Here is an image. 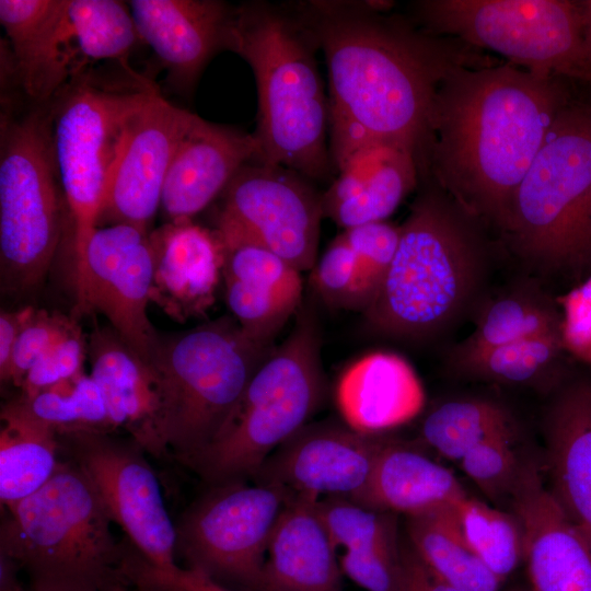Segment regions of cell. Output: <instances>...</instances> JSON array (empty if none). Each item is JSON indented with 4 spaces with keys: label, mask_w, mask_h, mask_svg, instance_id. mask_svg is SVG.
Wrapping results in <instances>:
<instances>
[{
    "label": "cell",
    "mask_w": 591,
    "mask_h": 591,
    "mask_svg": "<svg viewBox=\"0 0 591 591\" xmlns=\"http://www.w3.org/2000/svg\"><path fill=\"white\" fill-rule=\"evenodd\" d=\"M314 34L328 80L329 151L339 165L378 141L424 147L438 89L459 68L501 61L457 38L436 35L385 1L292 4Z\"/></svg>",
    "instance_id": "1"
},
{
    "label": "cell",
    "mask_w": 591,
    "mask_h": 591,
    "mask_svg": "<svg viewBox=\"0 0 591 591\" xmlns=\"http://www.w3.org/2000/svg\"><path fill=\"white\" fill-rule=\"evenodd\" d=\"M579 83L509 61L453 70L438 89L418 166L499 236L518 186Z\"/></svg>",
    "instance_id": "2"
},
{
    "label": "cell",
    "mask_w": 591,
    "mask_h": 591,
    "mask_svg": "<svg viewBox=\"0 0 591 591\" xmlns=\"http://www.w3.org/2000/svg\"><path fill=\"white\" fill-rule=\"evenodd\" d=\"M418 174L394 257L362 312L374 333L405 341L437 337L478 304L491 251L487 227L425 167Z\"/></svg>",
    "instance_id": "3"
},
{
    "label": "cell",
    "mask_w": 591,
    "mask_h": 591,
    "mask_svg": "<svg viewBox=\"0 0 591 591\" xmlns=\"http://www.w3.org/2000/svg\"><path fill=\"white\" fill-rule=\"evenodd\" d=\"M228 50L244 59L257 88L255 160L281 165L311 182L335 171L329 99L316 38L293 5L250 2L235 7Z\"/></svg>",
    "instance_id": "4"
},
{
    "label": "cell",
    "mask_w": 591,
    "mask_h": 591,
    "mask_svg": "<svg viewBox=\"0 0 591 591\" xmlns=\"http://www.w3.org/2000/svg\"><path fill=\"white\" fill-rule=\"evenodd\" d=\"M0 557L22 570L30 591H131L128 551L86 472L60 459L48 482L5 508Z\"/></svg>",
    "instance_id": "5"
},
{
    "label": "cell",
    "mask_w": 591,
    "mask_h": 591,
    "mask_svg": "<svg viewBox=\"0 0 591 591\" xmlns=\"http://www.w3.org/2000/svg\"><path fill=\"white\" fill-rule=\"evenodd\" d=\"M499 240L537 277L591 269V86L555 118Z\"/></svg>",
    "instance_id": "6"
},
{
    "label": "cell",
    "mask_w": 591,
    "mask_h": 591,
    "mask_svg": "<svg viewBox=\"0 0 591 591\" xmlns=\"http://www.w3.org/2000/svg\"><path fill=\"white\" fill-rule=\"evenodd\" d=\"M251 378L215 440L185 465L211 486L254 477L268 456L309 424L325 399L321 327L314 297Z\"/></svg>",
    "instance_id": "7"
},
{
    "label": "cell",
    "mask_w": 591,
    "mask_h": 591,
    "mask_svg": "<svg viewBox=\"0 0 591 591\" xmlns=\"http://www.w3.org/2000/svg\"><path fill=\"white\" fill-rule=\"evenodd\" d=\"M274 346L259 344L222 316L160 337L150 359L169 450L187 463L221 431Z\"/></svg>",
    "instance_id": "8"
},
{
    "label": "cell",
    "mask_w": 591,
    "mask_h": 591,
    "mask_svg": "<svg viewBox=\"0 0 591 591\" xmlns=\"http://www.w3.org/2000/svg\"><path fill=\"white\" fill-rule=\"evenodd\" d=\"M66 198L53 155L48 113L2 118L0 142L1 288L11 296L46 276L65 229Z\"/></svg>",
    "instance_id": "9"
},
{
    "label": "cell",
    "mask_w": 591,
    "mask_h": 591,
    "mask_svg": "<svg viewBox=\"0 0 591 591\" xmlns=\"http://www.w3.org/2000/svg\"><path fill=\"white\" fill-rule=\"evenodd\" d=\"M409 18L422 30L488 49L528 71L589 85L579 1L420 0Z\"/></svg>",
    "instance_id": "10"
},
{
    "label": "cell",
    "mask_w": 591,
    "mask_h": 591,
    "mask_svg": "<svg viewBox=\"0 0 591 591\" xmlns=\"http://www.w3.org/2000/svg\"><path fill=\"white\" fill-rule=\"evenodd\" d=\"M154 90H118L83 77L69 83L48 113L56 170L72 229L76 268L99 227L111 172L134 112Z\"/></svg>",
    "instance_id": "11"
},
{
    "label": "cell",
    "mask_w": 591,
    "mask_h": 591,
    "mask_svg": "<svg viewBox=\"0 0 591 591\" xmlns=\"http://www.w3.org/2000/svg\"><path fill=\"white\" fill-rule=\"evenodd\" d=\"M293 494L236 480L212 486L175 523L186 568L232 591H258L276 522Z\"/></svg>",
    "instance_id": "12"
},
{
    "label": "cell",
    "mask_w": 591,
    "mask_h": 591,
    "mask_svg": "<svg viewBox=\"0 0 591 591\" xmlns=\"http://www.w3.org/2000/svg\"><path fill=\"white\" fill-rule=\"evenodd\" d=\"M216 232L222 243L252 242L299 271L317 259L322 193L313 182L281 165L252 160L222 193Z\"/></svg>",
    "instance_id": "13"
},
{
    "label": "cell",
    "mask_w": 591,
    "mask_h": 591,
    "mask_svg": "<svg viewBox=\"0 0 591 591\" xmlns=\"http://www.w3.org/2000/svg\"><path fill=\"white\" fill-rule=\"evenodd\" d=\"M108 432L59 431L60 452L86 472L113 523L121 528L137 552L155 566L176 565L175 524L146 451L132 439Z\"/></svg>",
    "instance_id": "14"
},
{
    "label": "cell",
    "mask_w": 591,
    "mask_h": 591,
    "mask_svg": "<svg viewBox=\"0 0 591 591\" xmlns=\"http://www.w3.org/2000/svg\"><path fill=\"white\" fill-rule=\"evenodd\" d=\"M153 275L150 232L130 224L97 227L74 268L77 313L105 316L148 364L160 339L148 316Z\"/></svg>",
    "instance_id": "15"
},
{
    "label": "cell",
    "mask_w": 591,
    "mask_h": 591,
    "mask_svg": "<svg viewBox=\"0 0 591 591\" xmlns=\"http://www.w3.org/2000/svg\"><path fill=\"white\" fill-rule=\"evenodd\" d=\"M194 116L158 91L150 92L126 126L99 227L130 224L149 230L161 207L171 161Z\"/></svg>",
    "instance_id": "16"
},
{
    "label": "cell",
    "mask_w": 591,
    "mask_h": 591,
    "mask_svg": "<svg viewBox=\"0 0 591 591\" xmlns=\"http://www.w3.org/2000/svg\"><path fill=\"white\" fill-rule=\"evenodd\" d=\"M387 441L345 424L309 422L268 456L254 479L318 499H352L367 486Z\"/></svg>",
    "instance_id": "17"
},
{
    "label": "cell",
    "mask_w": 591,
    "mask_h": 591,
    "mask_svg": "<svg viewBox=\"0 0 591 591\" xmlns=\"http://www.w3.org/2000/svg\"><path fill=\"white\" fill-rule=\"evenodd\" d=\"M509 501L522 526L533 591H591V541L532 464H522Z\"/></svg>",
    "instance_id": "18"
},
{
    "label": "cell",
    "mask_w": 591,
    "mask_h": 591,
    "mask_svg": "<svg viewBox=\"0 0 591 591\" xmlns=\"http://www.w3.org/2000/svg\"><path fill=\"white\" fill-rule=\"evenodd\" d=\"M128 5L140 40L178 90L193 88L209 60L228 50L235 7L218 0H132Z\"/></svg>",
    "instance_id": "19"
},
{
    "label": "cell",
    "mask_w": 591,
    "mask_h": 591,
    "mask_svg": "<svg viewBox=\"0 0 591 591\" xmlns=\"http://www.w3.org/2000/svg\"><path fill=\"white\" fill-rule=\"evenodd\" d=\"M257 154L253 134L195 115L164 181L160 208L166 222L192 220L220 197L241 167Z\"/></svg>",
    "instance_id": "20"
},
{
    "label": "cell",
    "mask_w": 591,
    "mask_h": 591,
    "mask_svg": "<svg viewBox=\"0 0 591 591\" xmlns=\"http://www.w3.org/2000/svg\"><path fill=\"white\" fill-rule=\"evenodd\" d=\"M154 275L151 301L185 322L212 306L224 263L216 232L192 220L166 222L150 232Z\"/></svg>",
    "instance_id": "21"
},
{
    "label": "cell",
    "mask_w": 591,
    "mask_h": 591,
    "mask_svg": "<svg viewBox=\"0 0 591 591\" xmlns=\"http://www.w3.org/2000/svg\"><path fill=\"white\" fill-rule=\"evenodd\" d=\"M223 246L222 276L233 318L252 339L274 346L304 300L301 271L256 243Z\"/></svg>",
    "instance_id": "22"
},
{
    "label": "cell",
    "mask_w": 591,
    "mask_h": 591,
    "mask_svg": "<svg viewBox=\"0 0 591 591\" xmlns=\"http://www.w3.org/2000/svg\"><path fill=\"white\" fill-rule=\"evenodd\" d=\"M322 193L324 217L343 230L385 221L418 186L417 152L404 144L370 143L336 166Z\"/></svg>",
    "instance_id": "23"
},
{
    "label": "cell",
    "mask_w": 591,
    "mask_h": 591,
    "mask_svg": "<svg viewBox=\"0 0 591 591\" xmlns=\"http://www.w3.org/2000/svg\"><path fill=\"white\" fill-rule=\"evenodd\" d=\"M91 376L103 395L109 425L124 428L146 453H170L161 426V404L152 368L112 328L97 327L88 343Z\"/></svg>",
    "instance_id": "24"
},
{
    "label": "cell",
    "mask_w": 591,
    "mask_h": 591,
    "mask_svg": "<svg viewBox=\"0 0 591 591\" xmlns=\"http://www.w3.org/2000/svg\"><path fill=\"white\" fill-rule=\"evenodd\" d=\"M0 23L12 66L34 101L55 99L78 79L66 22V0H0Z\"/></svg>",
    "instance_id": "25"
},
{
    "label": "cell",
    "mask_w": 591,
    "mask_h": 591,
    "mask_svg": "<svg viewBox=\"0 0 591 591\" xmlns=\"http://www.w3.org/2000/svg\"><path fill=\"white\" fill-rule=\"evenodd\" d=\"M317 501L302 494L289 498L269 541L258 591H343L337 548Z\"/></svg>",
    "instance_id": "26"
},
{
    "label": "cell",
    "mask_w": 591,
    "mask_h": 591,
    "mask_svg": "<svg viewBox=\"0 0 591 591\" xmlns=\"http://www.w3.org/2000/svg\"><path fill=\"white\" fill-rule=\"evenodd\" d=\"M549 491L591 541V379L565 385L545 416Z\"/></svg>",
    "instance_id": "27"
},
{
    "label": "cell",
    "mask_w": 591,
    "mask_h": 591,
    "mask_svg": "<svg viewBox=\"0 0 591 591\" xmlns=\"http://www.w3.org/2000/svg\"><path fill=\"white\" fill-rule=\"evenodd\" d=\"M335 399L344 424L364 434H381L416 418L425 391L413 367L393 352H372L340 375Z\"/></svg>",
    "instance_id": "28"
},
{
    "label": "cell",
    "mask_w": 591,
    "mask_h": 591,
    "mask_svg": "<svg viewBox=\"0 0 591 591\" xmlns=\"http://www.w3.org/2000/svg\"><path fill=\"white\" fill-rule=\"evenodd\" d=\"M467 497L450 470L391 440L382 449L371 477L355 502L408 517L456 508Z\"/></svg>",
    "instance_id": "29"
},
{
    "label": "cell",
    "mask_w": 591,
    "mask_h": 591,
    "mask_svg": "<svg viewBox=\"0 0 591 591\" xmlns=\"http://www.w3.org/2000/svg\"><path fill=\"white\" fill-rule=\"evenodd\" d=\"M55 428L37 418L20 396L1 409L0 501L5 508L43 487L59 464Z\"/></svg>",
    "instance_id": "30"
},
{
    "label": "cell",
    "mask_w": 591,
    "mask_h": 591,
    "mask_svg": "<svg viewBox=\"0 0 591 591\" xmlns=\"http://www.w3.org/2000/svg\"><path fill=\"white\" fill-rule=\"evenodd\" d=\"M553 334H564L561 316L552 298L531 278L482 299L474 331L450 354H471Z\"/></svg>",
    "instance_id": "31"
},
{
    "label": "cell",
    "mask_w": 591,
    "mask_h": 591,
    "mask_svg": "<svg viewBox=\"0 0 591 591\" xmlns=\"http://www.w3.org/2000/svg\"><path fill=\"white\" fill-rule=\"evenodd\" d=\"M412 548L454 591H499L502 581L468 545L454 508L408 517Z\"/></svg>",
    "instance_id": "32"
},
{
    "label": "cell",
    "mask_w": 591,
    "mask_h": 591,
    "mask_svg": "<svg viewBox=\"0 0 591 591\" xmlns=\"http://www.w3.org/2000/svg\"><path fill=\"white\" fill-rule=\"evenodd\" d=\"M463 376L512 386L552 387L565 370L564 334L532 337L464 355L449 354Z\"/></svg>",
    "instance_id": "33"
},
{
    "label": "cell",
    "mask_w": 591,
    "mask_h": 591,
    "mask_svg": "<svg viewBox=\"0 0 591 591\" xmlns=\"http://www.w3.org/2000/svg\"><path fill=\"white\" fill-rule=\"evenodd\" d=\"M69 44L79 77L86 63L127 58L140 42L129 5L116 0H66Z\"/></svg>",
    "instance_id": "34"
},
{
    "label": "cell",
    "mask_w": 591,
    "mask_h": 591,
    "mask_svg": "<svg viewBox=\"0 0 591 591\" xmlns=\"http://www.w3.org/2000/svg\"><path fill=\"white\" fill-rule=\"evenodd\" d=\"M514 434L515 424L501 404L485 398L447 401L424 419L421 437L434 451L460 461L467 451L496 436Z\"/></svg>",
    "instance_id": "35"
},
{
    "label": "cell",
    "mask_w": 591,
    "mask_h": 591,
    "mask_svg": "<svg viewBox=\"0 0 591 591\" xmlns=\"http://www.w3.org/2000/svg\"><path fill=\"white\" fill-rule=\"evenodd\" d=\"M455 512L468 545L503 581L524 556L523 531L517 515L468 496Z\"/></svg>",
    "instance_id": "36"
},
{
    "label": "cell",
    "mask_w": 591,
    "mask_h": 591,
    "mask_svg": "<svg viewBox=\"0 0 591 591\" xmlns=\"http://www.w3.org/2000/svg\"><path fill=\"white\" fill-rule=\"evenodd\" d=\"M28 409L59 431L94 429L109 431L107 408L91 375L81 372L36 394L22 396Z\"/></svg>",
    "instance_id": "37"
},
{
    "label": "cell",
    "mask_w": 591,
    "mask_h": 591,
    "mask_svg": "<svg viewBox=\"0 0 591 591\" xmlns=\"http://www.w3.org/2000/svg\"><path fill=\"white\" fill-rule=\"evenodd\" d=\"M317 510L337 549L361 551L397 542L396 521L391 512L373 510L344 497L320 498Z\"/></svg>",
    "instance_id": "38"
},
{
    "label": "cell",
    "mask_w": 591,
    "mask_h": 591,
    "mask_svg": "<svg viewBox=\"0 0 591 591\" xmlns=\"http://www.w3.org/2000/svg\"><path fill=\"white\" fill-rule=\"evenodd\" d=\"M310 282L313 294L334 309L364 312L374 298L354 251L341 233L317 257L311 269Z\"/></svg>",
    "instance_id": "39"
},
{
    "label": "cell",
    "mask_w": 591,
    "mask_h": 591,
    "mask_svg": "<svg viewBox=\"0 0 591 591\" xmlns=\"http://www.w3.org/2000/svg\"><path fill=\"white\" fill-rule=\"evenodd\" d=\"M514 434L489 438L473 447L459 461L463 472L490 499H509L522 464L512 448Z\"/></svg>",
    "instance_id": "40"
},
{
    "label": "cell",
    "mask_w": 591,
    "mask_h": 591,
    "mask_svg": "<svg viewBox=\"0 0 591 591\" xmlns=\"http://www.w3.org/2000/svg\"><path fill=\"white\" fill-rule=\"evenodd\" d=\"M88 343L77 320L37 359L27 371L20 386L22 396L37 392L83 372Z\"/></svg>",
    "instance_id": "41"
},
{
    "label": "cell",
    "mask_w": 591,
    "mask_h": 591,
    "mask_svg": "<svg viewBox=\"0 0 591 591\" xmlns=\"http://www.w3.org/2000/svg\"><path fill=\"white\" fill-rule=\"evenodd\" d=\"M341 234L354 251L375 297L394 257L399 225L386 221L371 222L343 230Z\"/></svg>",
    "instance_id": "42"
},
{
    "label": "cell",
    "mask_w": 591,
    "mask_h": 591,
    "mask_svg": "<svg viewBox=\"0 0 591 591\" xmlns=\"http://www.w3.org/2000/svg\"><path fill=\"white\" fill-rule=\"evenodd\" d=\"M124 573L130 588L137 591H232L196 569L155 566L131 545L125 557Z\"/></svg>",
    "instance_id": "43"
},
{
    "label": "cell",
    "mask_w": 591,
    "mask_h": 591,
    "mask_svg": "<svg viewBox=\"0 0 591 591\" xmlns=\"http://www.w3.org/2000/svg\"><path fill=\"white\" fill-rule=\"evenodd\" d=\"M74 317L33 309L16 339L3 382L21 386L37 359L70 327Z\"/></svg>",
    "instance_id": "44"
},
{
    "label": "cell",
    "mask_w": 591,
    "mask_h": 591,
    "mask_svg": "<svg viewBox=\"0 0 591 591\" xmlns=\"http://www.w3.org/2000/svg\"><path fill=\"white\" fill-rule=\"evenodd\" d=\"M401 591H454L420 560L414 549L402 548Z\"/></svg>",
    "instance_id": "45"
},
{
    "label": "cell",
    "mask_w": 591,
    "mask_h": 591,
    "mask_svg": "<svg viewBox=\"0 0 591 591\" xmlns=\"http://www.w3.org/2000/svg\"><path fill=\"white\" fill-rule=\"evenodd\" d=\"M34 308L25 306L19 311L0 314V378L3 382L20 332Z\"/></svg>",
    "instance_id": "46"
},
{
    "label": "cell",
    "mask_w": 591,
    "mask_h": 591,
    "mask_svg": "<svg viewBox=\"0 0 591 591\" xmlns=\"http://www.w3.org/2000/svg\"><path fill=\"white\" fill-rule=\"evenodd\" d=\"M583 22V50L591 85V0L579 1Z\"/></svg>",
    "instance_id": "47"
},
{
    "label": "cell",
    "mask_w": 591,
    "mask_h": 591,
    "mask_svg": "<svg viewBox=\"0 0 591 591\" xmlns=\"http://www.w3.org/2000/svg\"><path fill=\"white\" fill-rule=\"evenodd\" d=\"M8 591H30V590H28V589H24V588H22V587L19 584L18 587H15V588H13V589H10V590H8Z\"/></svg>",
    "instance_id": "48"
},
{
    "label": "cell",
    "mask_w": 591,
    "mask_h": 591,
    "mask_svg": "<svg viewBox=\"0 0 591 591\" xmlns=\"http://www.w3.org/2000/svg\"><path fill=\"white\" fill-rule=\"evenodd\" d=\"M510 591H521V590H510Z\"/></svg>",
    "instance_id": "49"
},
{
    "label": "cell",
    "mask_w": 591,
    "mask_h": 591,
    "mask_svg": "<svg viewBox=\"0 0 591 591\" xmlns=\"http://www.w3.org/2000/svg\"><path fill=\"white\" fill-rule=\"evenodd\" d=\"M131 591H137V590H132V589H131Z\"/></svg>",
    "instance_id": "50"
}]
</instances>
